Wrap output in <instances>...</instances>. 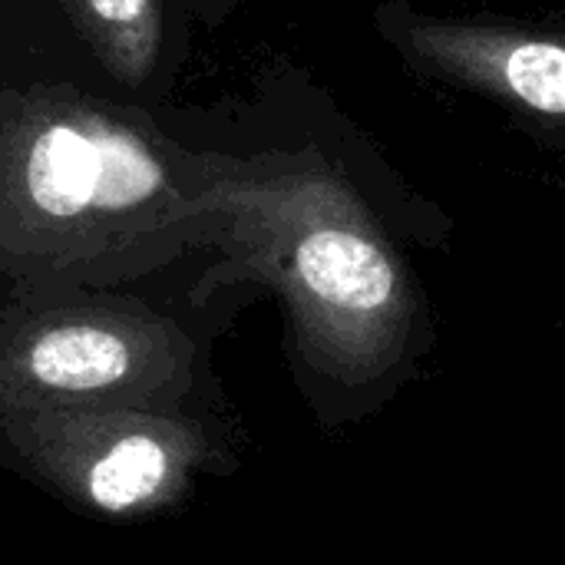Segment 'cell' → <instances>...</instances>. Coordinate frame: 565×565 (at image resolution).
Returning <instances> with one entry per match:
<instances>
[{"label":"cell","instance_id":"4","mask_svg":"<svg viewBox=\"0 0 565 565\" xmlns=\"http://www.w3.org/2000/svg\"><path fill=\"white\" fill-rule=\"evenodd\" d=\"M245 427L228 401L199 407H46L0 414V470L79 516L146 523L202 480L242 467Z\"/></svg>","mask_w":565,"mask_h":565},{"label":"cell","instance_id":"5","mask_svg":"<svg viewBox=\"0 0 565 565\" xmlns=\"http://www.w3.org/2000/svg\"><path fill=\"white\" fill-rule=\"evenodd\" d=\"M371 30L417 79L497 109L565 156V17L381 0Z\"/></svg>","mask_w":565,"mask_h":565},{"label":"cell","instance_id":"3","mask_svg":"<svg viewBox=\"0 0 565 565\" xmlns=\"http://www.w3.org/2000/svg\"><path fill=\"white\" fill-rule=\"evenodd\" d=\"M202 255L113 288L0 285V414L228 401L212 358L252 301L238 295L202 301L195 295Z\"/></svg>","mask_w":565,"mask_h":565},{"label":"cell","instance_id":"6","mask_svg":"<svg viewBox=\"0 0 565 565\" xmlns=\"http://www.w3.org/2000/svg\"><path fill=\"white\" fill-rule=\"evenodd\" d=\"M182 0H0V36L96 73L119 96L162 109L189 63Z\"/></svg>","mask_w":565,"mask_h":565},{"label":"cell","instance_id":"1","mask_svg":"<svg viewBox=\"0 0 565 565\" xmlns=\"http://www.w3.org/2000/svg\"><path fill=\"white\" fill-rule=\"evenodd\" d=\"M182 116L212 156L195 295L278 301L291 381L324 434L387 411L437 358L417 255L454 248V215L285 56L248 96Z\"/></svg>","mask_w":565,"mask_h":565},{"label":"cell","instance_id":"7","mask_svg":"<svg viewBox=\"0 0 565 565\" xmlns=\"http://www.w3.org/2000/svg\"><path fill=\"white\" fill-rule=\"evenodd\" d=\"M182 3L199 26L215 30V26H225L232 20V13L242 10L245 0H182Z\"/></svg>","mask_w":565,"mask_h":565},{"label":"cell","instance_id":"2","mask_svg":"<svg viewBox=\"0 0 565 565\" xmlns=\"http://www.w3.org/2000/svg\"><path fill=\"white\" fill-rule=\"evenodd\" d=\"M212 225V156L179 106L0 36V285L146 281Z\"/></svg>","mask_w":565,"mask_h":565}]
</instances>
